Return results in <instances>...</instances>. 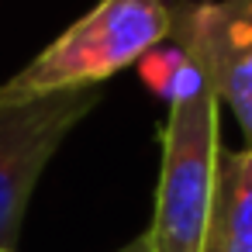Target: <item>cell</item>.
I'll use <instances>...</instances> for the list:
<instances>
[{"instance_id":"6","label":"cell","mask_w":252,"mask_h":252,"mask_svg":"<svg viewBox=\"0 0 252 252\" xmlns=\"http://www.w3.org/2000/svg\"><path fill=\"white\" fill-rule=\"evenodd\" d=\"M138 73H142V80L166 100V104H173V100H180V97H187V94H193L197 87H204L207 80H204V73L193 66V59L176 45V42H162V45H156L149 56H142L138 59Z\"/></svg>"},{"instance_id":"5","label":"cell","mask_w":252,"mask_h":252,"mask_svg":"<svg viewBox=\"0 0 252 252\" xmlns=\"http://www.w3.org/2000/svg\"><path fill=\"white\" fill-rule=\"evenodd\" d=\"M204 252H252V149H231L218 159V183Z\"/></svg>"},{"instance_id":"8","label":"cell","mask_w":252,"mask_h":252,"mask_svg":"<svg viewBox=\"0 0 252 252\" xmlns=\"http://www.w3.org/2000/svg\"><path fill=\"white\" fill-rule=\"evenodd\" d=\"M0 252H11V249H0Z\"/></svg>"},{"instance_id":"3","label":"cell","mask_w":252,"mask_h":252,"mask_svg":"<svg viewBox=\"0 0 252 252\" xmlns=\"http://www.w3.org/2000/svg\"><path fill=\"white\" fill-rule=\"evenodd\" d=\"M97 104L100 87L0 100V249L14 252L35 183L69 131L90 118Z\"/></svg>"},{"instance_id":"1","label":"cell","mask_w":252,"mask_h":252,"mask_svg":"<svg viewBox=\"0 0 252 252\" xmlns=\"http://www.w3.org/2000/svg\"><path fill=\"white\" fill-rule=\"evenodd\" d=\"M169 38L166 0H100L49 42L21 73L0 83V100H28L63 90H94Z\"/></svg>"},{"instance_id":"4","label":"cell","mask_w":252,"mask_h":252,"mask_svg":"<svg viewBox=\"0 0 252 252\" xmlns=\"http://www.w3.org/2000/svg\"><path fill=\"white\" fill-rule=\"evenodd\" d=\"M169 42L193 59L252 149V0H176Z\"/></svg>"},{"instance_id":"7","label":"cell","mask_w":252,"mask_h":252,"mask_svg":"<svg viewBox=\"0 0 252 252\" xmlns=\"http://www.w3.org/2000/svg\"><path fill=\"white\" fill-rule=\"evenodd\" d=\"M118 252H156V249H152V242H149V231H145V235H138V238H131L128 245H121Z\"/></svg>"},{"instance_id":"2","label":"cell","mask_w":252,"mask_h":252,"mask_svg":"<svg viewBox=\"0 0 252 252\" xmlns=\"http://www.w3.org/2000/svg\"><path fill=\"white\" fill-rule=\"evenodd\" d=\"M149 242L156 252H204L221 159V100L211 83L169 104Z\"/></svg>"}]
</instances>
